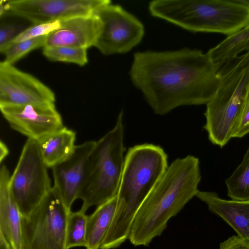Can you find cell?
Masks as SVG:
<instances>
[{
	"label": "cell",
	"instance_id": "cell-14",
	"mask_svg": "<svg viewBox=\"0 0 249 249\" xmlns=\"http://www.w3.org/2000/svg\"><path fill=\"white\" fill-rule=\"evenodd\" d=\"M61 21L60 27L47 36L44 47L64 46L88 49L94 47L100 28V20L94 14Z\"/></svg>",
	"mask_w": 249,
	"mask_h": 249
},
{
	"label": "cell",
	"instance_id": "cell-17",
	"mask_svg": "<svg viewBox=\"0 0 249 249\" xmlns=\"http://www.w3.org/2000/svg\"><path fill=\"white\" fill-rule=\"evenodd\" d=\"M76 132L66 126L38 141L43 160L48 168H52L68 158L76 145Z\"/></svg>",
	"mask_w": 249,
	"mask_h": 249
},
{
	"label": "cell",
	"instance_id": "cell-4",
	"mask_svg": "<svg viewBox=\"0 0 249 249\" xmlns=\"http://www.w3.org/2000/svg\"><path fill=\"white\" fill-rule=\"evenodd\" d=\"M148 10L153 17L192 32L228 36L249 24V7L235 0H154Z\"/></svg>",
	"mask_w": 249,
	"mask_h": 249
},
{
	"label": "cell",
	"instance_id": "cell-28",
	"mask_svg": "<svg viewBox=\"0 0 249 249\" xmlns=\"http://www.w3.org/2000/svg\"><path fill=\"white\" fill-rule=\"evenodd\" d=\"M9 154L7 146L2 141L0 142V163L5 159Z\"/></svg>",
	"mask_w": 249,
	"mask_h": 249
},
{
	"label": "cell",
	"instance_id": "cell-6",
	"mask_svg": "<svg viewBox=\"0 0 249 249\" xmlns=\"http://www.w3.org/2000/svg\"><path fill=\"white\" fill-rule=\"evenodd\" d=\"M123 111L119 114L114 128L98 141L91 152L85 180L78 194L86 212L117 195L124 168Z\"/></svg>",
	"mask_w": 249,
	"mask_h": 249
},
{
	"label": "cell",
	"instance_id": "cell-22",
	"mask_svg": "<svg viewBox=\"0 0 249 249\" xmlns=\"http://www.w3.org/2000/svg\"><path fill=\"white\" fill-rule=\"evenodd\" d=\"M43 54L49 60L75 64L80 66L88 62L87 49L70 47H51L43 48Z\"/></svg>",
	"mask_w": 249,
	"mask_h": 249
},
{
	"label": "cell",
	"instance_id": "cell-1",
	"mask_svg": "<svg viewBox=\"0 0 249 249\" xmlns=\"http://www.w3.org/2000/svg\"><path fill=\"white\" fill-rule=\"evenodd\" d=\"M219 68L201 50L136 52L131 81L154 112L165 115L183 106L207 104L220 85Z\"/></svg>",
	"mask_w": 249,
	"mask_h": 249
},
{
	"label": "cell",
	"instance_id": "cell-3",
	"mask_svg": "<svg viewBox=\"0 0 249 249\" xmlns=\"http://www.w3.org/2000/svg\"><path fill=\"white\" fill-rule=\"evenodd\" d=\"M168 157L159 145L144 143L128 150L117 194L115 214L101 249H113L128 239L140 206L166 171Z\"/></svg>",
	"mask_w": 249,
	"mask_h": 249
},
{
	"label": "cell",
	"instance_id": "cell-29",
	"mask_svg": "<svg viewBox=\"0 0 249 249\" xmlns=\"http://www.w3.org/2000/svg\"><path fill=\"white\" fill-rule=\"evenodd\" d=\"M0 249H12L9 245L1 237H0Z\"/></svg>",
	"mask_w": 249,
	"mask_h": 249
},
{
	"label": "cell",
	"instance_id": "cell-24",
	"mask_svg": "<svg viewBox=\"0 0 249 249\" xmlns=\"http://www.w3.org/2000/svg\"><path fill=\"white\" fill-rule=\"evenodd\" d=\"M61 24L60 20H56L33 24L23 30L10 43L47 36L58 29L60 27Z\"/></svg>",
	"mask_w": 249,
	"mask_h": 249
},
{
	"label": "cell",
	"instance_id": "cell-11",
	"mask_svg": "<svg viewBox=\"0 0 249 249\" xmlns=\"http://www.w3.org/2000/svg\"><path fill=\"white\" fill-rule=\"evenodd\" d=\"M54 92L39 79L13 64L0 63V105L55 106Z\"/></svg>",
	"mask_w": 249,
	"mask_h": 249
},
{
	"label": "cell",
	"instance_id": "cell-15",
	"mask_svg": "<svg viewBox=\"0 0 249 249\" xmlns=\"http://www.w3.org/2000/svg\"><path fill=\"white\" fill-rule=\"evenodd\" d=\"M10 174L4 164L0 168V237L12 249H21V214L9 189Z\"/></svg>",
	"mask_w": 249,
	"mask_h": 249
},
{
	"label": "cell",
	"instance_id": "cell-21",
	"mask_svg": "<svg viewBox=\"0 0 249 249\" xmlns=\"http://www.w3.org/2000/svg\"><path fill=\"white\" fill-rule=\"evenodd\" d=\"M85 213L80 210L75 212L71 211L69 213L66 235L67 249L86 246L88 216Z\"/></svg>",
	"mask_w": 249,
	"mask_h": 249
},
{
	"label": "cell",
	"instance_id": "cell-5",
	"mask_svg": "<svg viewBox=\"0 0 249 249\" xmlns=\"http://www.w3.org/2000/svg\"><path fill=\"white\" fill-rule=\"evenodd\" d=\"M218 73L220 85L206 104L204 128L210 141L222 148L232 138L249 91V52L222 65Z\"/></svg>",
	"mask_w": 249,
	"mask_h": 249
},
{
	"label": "cell",
	"instance_id": "cell-25",
	"mask_svg": "<svg viewBox=\"0 0 249 249\" xmlns=\"http://www.w3.org/2000/svg\"><path fill=\"white\" fill-rule=\"evenodd\" d=\"M249 133V91L242 109L234 126L233 138H242Z\"/></svg>",
	"mask_w": 249,
	"mask_h": 249
},
{
	"label": "cell",
	"instance_id": "cell-7",
	"mask_svg": "<svg viewBox=\"0 0 249 249\" xmlns=\"http://www.w3.org/2000/svg\"><path fill=\"white\" fill-rule=\"evenodd\" d=\"M70 212L52 187L28 216H21V249H67Z\"/></svg>",
	"mask_w": 249,
	"mask_h": 249
},
{
	"label": "cell",
	"instance_id": "cell-12",
	"mask_svg": "<svg viewBox=\"0 0 249 249\" xmlns=\"http://www.w3.org/2000/svg\"><path fill=\"white\" fill-rule=\"evenodd\" d=\"M0 109L10 127L28 139L39 141L65 126L55 106L0 105Z\"/></svg>",
	"mask_w": 249,
	"mask_h": 249
},
{
	"label": "cell",
	"instance_id": "cell-19",
	"mask_svg": "<svg viewBox=\"0 0 249 249\" xmlns=\"http://www.w3.org/2000/svg\"><path fill=\"white\" fill-rule=\"evenodd\" d=\"M249 52V24L224 39L206 53L219 69L238 56L244 51Z\"/></svg>",
	"mask_w": 249,
	"mask_h": 249
},
{
	"label": "cell",
	"instance_id": "cell-16",
	"mask_svg": "<svg viewBox=\"0 0 249 249\" xmlns=\"http://www.w3.org/2000/svg\"><path fill=\"white\" fill-rule=\"evenodd\" d=\"M196 196L232 227L238 236L249 242V201L226 200L207 191H199Z\"/></svg>",
	"mask_w": 249,
	"mask_h": 249
},
{
	"label": "cell",
	"instance_id": "cell-27",
	"mask_svg": "<svg viewBox=\"0 0 249 249\" xmlns=\"http://www.w3.org/2000/svg\"><path fill=\"white\" fill-rule=\"evenodd\" d=\"M219 249H249V242L233 235L221 243Z\"/></svg>",
	"mask_w": 249,
	"mask_h": 249
},
{
	"label": "cell",
	"instance_id": "cell-2",
	"mask_svg": "<svg viewBox=\"0 0 249 249\" xmlns=\"http://www.w3.org/2000/svg\"><path fill=\"white\" fill-rule=\"evenodd\" d=\"M199 159L192 155L174 160L138 209L129 240L134 246H147L166 228L198 192L201 176Z\"/></svg>",
	"mask_w": 249,
	"mask_h": 249
},
{
	"label": "cell",
	"instance_id": "cell-9",
	"mask_svg": "<svg viewBox=\"0 0 249 249\" xmlns=\"http://www.w3.org/2000/svg\"><path fill=\"white\" fill-rule=\"evenodd\" d=\"M100 22L94 47L103 54L126 53L138 45L144 35L142 22L119 5L109 0L94 13Z\"/></svg>",
	"mask_w": 249,
	"mask_h": 249
},
{
	"label": "cell",
	"instance_id": "cell-8",
	"mask_svg": "<svg viewBox=\"0 0 249 249\" xmlns=\"http://www.w3.org/2000/svg\"><path fill=\"white\" fill-rule=\"evenodd\" d=\"M38 141L28 139L22 149L9 189L22 216H28L53 186Z\"/></svg>",
	"mask_w": 249,
	"mask_h": 249
},
{
	"label": "cell",
	"instance_id": "cell-26",
	"mask_svg": "<svg viewBox=\"0 0 249 249\" xmlns=\"http://www.w3.org/2000/svg\"><path fill=\"white\" fill-rule=\"evenodd\" d=\"M21 25L4 23L0 27V52L1 53L6 47L23 30Z\"/></svg>",
	"mask_w": 249,
	"mask_h": 249
},
{
	"label": "cell",
	"instance_id": "cell-18",
	"mask_svg": "<svg viewBox=\"0 0 249 249\" xmlns=\"http://www.w3.org/2000/svg\"><path fill=\"white\" fill-rule=\"evenodd\" d=\"M117 204V195L98 206L88 216L86 249H100L112 222Z\"/></svg>",
	"mask_w": 249,
	"mask_h": 249
},
{
	"label": "cell",
	"instance_id": "cell-23",
	"mask_svg": "<svg viewBox=\"0 0 249 249\" xmlns=\"http://www.w3.org/2000/svg\"><path fill=\"white\" fill-rule=\"evenodd\" d=\"M46 37L47 36H44L18 42L10 43L1 53L4 55L3 61L14 65L31 51L40 47L43 48Z\"/></svg>",
	"mask_w": 249,
	"mask_h": 249
},
{
	"label": "cell",
	"instance_id": "cell-10",
	"mask_svg": "<svg viewBox=\"0 0 249 249\" xmlns=\"http://www.w3.org/2000/svg\"><path fill=\"white\" fill-rule=\"evenodd\" d=\"M108 0H9L0 3V15H12L33 24L90 15Z\"/></svg>",
	"mask_w": 249,
	"mask_h": 249
},
{
	"label": "cell",
	"instance_id": "cell-20",
	"mask_svg": "<svg viewBox=\"0 0 249 249\" xmlns=\"http://www.w3.org/2000/svg\"><path fill=\"white\" fill-rule=\"evenodd\" d=\"M228 196L232 200L249 201V147L243 160L226 180Z\"/></svg>",
	"mask_w": 249,
	"mask_h": 249
},
{
	"label": "cell",
	"instance_id": "cell-13",
	"mask_svg": "<svg viewBox=\"0 0 249 249\" xmlns=\"http://www.w3.org/2000/svg\"><path fill=\"white\" fill-rule=\"evenodd\" d=\"M95 143L89 141L76 145L68 158L52 168L53 187L69 212L84 183L89 160Z\"/></svg>",
	"mask_w": 249,
	"mask_h": 249
}]
</instances>
